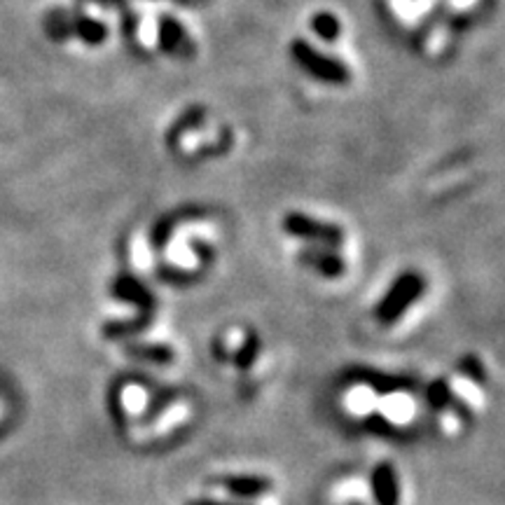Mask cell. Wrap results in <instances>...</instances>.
<instances>
[{
	"instance_id": "obj_1",
	"label": "cell",
	"mask_w": 505,
	"mask_h": 505,
	"mask_svg": "<svg viewBox=\"0 0 505 505\" xmlns=\"http://www.w3.org/2000/svg\"><path fill=\"white\" fill-rule=\"evenodd\" d=\"M372 494L377 505H397V477L388 463H381L372 472Z\"/></svg>"
},
{
	"instance_id": "obj_2",
	"label": "cell",
	"mask_w": 505,
	"mask_h": 505,
	"mask_svg": "<svg viewBox=\"0 0 505 505\" xmlns=\"http://www.w3.org/2000/svg\"><path fill=\"white\" fill-rule=\"evenodd\" d=\"M377 407L393 424H407L415 416V400L405 393H391V396L377 400Z\"/></svg>"
},
{
	"instance_id": "obj_3",
	"label": "cell",
	"mask_w": 505,
	"mask_h": 505,
	"mask_svg": "<svg viewBox=\"0 0 505 505\" xmlns=\"http://www.w3.org/2000/svg\"><path fill=\"white\" fill-rule=\"evenodd\" d=\"M368 496H369V487L360 480V477L341 480V482L335 484V489H332V500H335V503L365 505L368 503Z\"/></svg>"
},
{
	"instance_id": "obj_4",
	"label": "cell",
	"mask_w": 505,
	"mask_h": 505,
	"mask_svg": "<svg viewBox=\"0 0 505 505\" xmlns=\"http://www.w3.org/2000/svg\"><path fill=\"white\" fill-rule=\"evenodd\" d=\"M222 487L232 491L237 496H244V499H253V496H260L265 494L269 489L267 480H262V477H248V475H238V477H225L222 480Z\"/></svg>"
},
{
	"instance_id": "obj_5",
	"label": "cell",
	"mask_w": 505,
	"mask_h": 505,
	"mask_svg": "<svg viewBox=\"0 0 505 505\" xmlns=\"http://www.w3.org/2000/svg\"><path fill=\"white\" fill-rule=\"evenodd\" d=\"M190 416V407L185 403H173L171 407H166L162 415L157 416V419L153 421V426H150V431H153V435H162V433H169L171 428L178 426V424H182V421L188 419Z\"/></svg>"
},
{
	"instance_id": "obj_6",
	"label": "cell",
	"mask_w": 505,
	"mask_h": 505,
	"mask_svg": "<svg viewBox=\"0 0 505 505\" xmlns=\"http://www.w3.org/2000/svg\"><path fill=\"white\" fill-rule=\"evenodd\" d=\"M377 400H379L377 393L368 387L351 388L347 393V397H344V403H347V407L351 409L353 415H368V412H372L377 407Z\"/></svg>"
},
{
	"instance_id": "obj_7",
	"label": "cell",
	"mask_w": 505,
	"mask_h": 505,
	"mask_svg": "<svg viewBox=\"0 0 505 505\" xmlns=\"http://www.w3.org/2000/svg\"><path fill=\"white\" fill-rule=\"evenodd\" d=\"M449 387H452V393L459 397L461 403L468 405V409H477L482 405V396H480V388H477L475 381L466 379V377H454L449 381Z\"/></svg>"
},
{
	"instance_id": "obj_8",
	"label": "cell",
	"mask_w": 505,
	"mask_h": 505,
	"mask_svg": "<svg viewBox=\"0 0 505 505\" xmlns=\"http://www.w3.org/2000/svg\"><path fill=\"white\" fill-rule=\"evenodd\" d=\"M119 403H122L126 415L136 416L141 415L143 409H145V405H148V393L143 391L141 387H136V384H131V387L122 388V393H119Z\"/></svg>"
},
{
	"instance_id": "obj_9",
	"label": "cell",
	"mask_w": 505,
	"mask_h": 505,
	"mask_svg": "<svg viewBox=\"0 0 505 505\" xmlns=\"http://www.w3.org/2000/svg\"><path fill=\"white\" fill-rule=\"evenodd\" d=\"M141 40L145 45H154V23L150 19L141 26Z\"/></svg>"
},
{
	"instance_id": "obj_10",
	"label": "cell",
	"mask_w": 505,
	"mask_h": 505,
	"mask_svg": "<svg viewBox=\"0 0 505 505\" xmlns=\"http://www.w3.org/2000/svg\"><path fill=\"white\" fill-rule=\"evenodd\" d=\"M475 0H452V7H456V10H466V7H471Z\"/></svg>"
},
{
	"instance_id": "obj_11",
	"label": "cell",
	"mask_w": 505,
	"mask_h": 505,
	"mask_svg": "<svg viewBox=\"0 0 505 505\" xmlns=\"http://www.w3.org/2000/svg\"><path fill=\"white\" fill-rule=\"evenodd\" d=\"M192 505H228V503H216V500H199V503H192Z\"/></svg>"
}]
</instances>
